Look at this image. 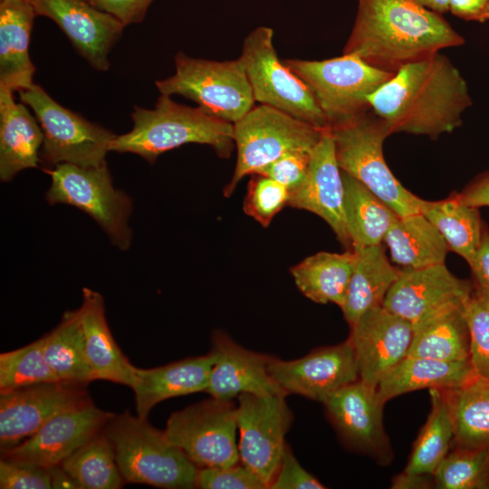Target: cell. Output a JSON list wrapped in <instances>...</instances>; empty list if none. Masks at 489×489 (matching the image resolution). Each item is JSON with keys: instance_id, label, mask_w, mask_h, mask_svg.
<instances>
[{"instance_id": "cell-41", "label": "cell", "mask_w": 489, "mask_h": 489, "mask_svg": "<svg viewBox=\"0 0 489 489\" xmlns=\"http://www.w3.org/2000/svg\"><path fill=\"white\" fill-rule=\"evenodd\" d=\"M244 198V212L267 227L273 217L288 205L289 190L274 179L260 174L251 175Z\"/></svg>"}, {"instance_id": "cell-38", "label": "cell", "mask_w": 489, "mask_h": 489, "mask_svg": "<svg viewBox=\"0 0 489 489\" xmlns=\"http://www.w3.org/2000/svg\"><path fill=\"white\" fill-rule=\"evenodd\" d=\"M433 482L439 489H489V446H455L436 469Z\"/></svg>"}, {"instance_id": "cell-33", "label": "cell", "mask_w": 489, "mask_h": 489, "mask_svg": "<svg viewBox=\"0 0 489 489\" xmlns=\"http://www.w3.org/2000/svg\"><path fill=\"white\" fill-rule=\"evenodd\" d=\"M42 339L45 358L60 380L82 385L94 380L79 308L66 311L58 325Z\"/></svg>"}, {"instance_id": "cell-40", "label": "cell", "mask_w": 489, "mask_h": 489, "mask_svg": "<svg viewBox=\"0 0 489 489\" xmlns=\"http://www.w3.org/2000/svg\"><path fill=\"white\" fill-rule=\"evenodd\" d=\"M470 336V360L475 373L489 379V295L474 285L464 304Z\"/></svg>"}, {"instance_id": "cell-30", "label": "cell", "mask_w": 489, "mask_h": 489, "mask_svg": "<svg viewBox=\"0 0 489 489\" xmlns=\"http://www.w3.org/2000/svg\"><path fill=\"white\" fill-rule=\"evenodd\" d=\"M355 261L353 249L344 253L319 252L306 257L290 270L299 291L321 304L342 308Z\"/></svg>"}, {"instance_id": "cell-3", "label": "cell", "mask_w": 489, "mask_h": 489, "mask_svg": "<svg viewBox=\"0 0 489 489\" xmlns=\"http://www.w3.org/2000/svg\"><path fill=\"white\" fill-rule=\"evenodd\" d=\"M131 130L116 135L110 151L136 154L154 163L161 154L189 143L208 145L221 158L235 147L233 124L161 94L153 109L135 106Z\"/></svg>"}, {"instance_id": "cell-9", "label": "cell", "mask_w": 489, "mask_h": 489, "mask_svg": "<svg viewBox=\"0 0 489 489\" xmlns=\"http://www.w3.org/2000/svg\"><path fill=\"white\" fill-rule=\"evenodd\" d=\"M236 161L224 195L230 197L247 175L259 172L283 155L301 149L312 150L324 129H318L271 106L255 105L233 124Z\"/></svg>"}, {"instance_id": "cell-37", "label": "cell", "mask_w": 489, "mask_h": 489, "mask_svg": "<svg viewBox=\"0 0 489 489\" xmlns=\"http://www.w3.org/2000/svg\"><path fill=\"white\" fill-rule=\"evenodd\" d=\"M81 489H120L125 484L103 429L60 465Z\"/></svg>"}, {"instance_id": "cell-34", "label": "cell", "mask_w": 489, "mask_h": 489, "mask_svg": "<svg viewBox=\"0 0 489 489\" xmlns=\"http://www.w3.org/2000/svg\"><path fill=\"white\" fill-rule=\"evenodd\" d=\"M344 208L352 246L381 244L398 215L361 182L341 170Z\"/></svg>"}, {"instance_id": "cell-36", "label": "cell", "mask_w": 489, "mask_h": 489, "mask_svg": "<svg viewBox=\"0 0 489 489\" xmlns=\"http://www.w3.org/2000/svg\"><path fill=\"white\" fill-rule=\"evenodd\" d=\"M431 409L403 473L433 475L454 442V424L443 389H429Z\"/></svg>"}, {"instance_id": "cell-7", "label": "cell", "mask_w": 489, "mask_h": 489, "mask_svg": "<svg viewBox=\"0 0 489 489\" xmlns=\"http://www.w3.org/2000/svg\"><path fill=\"white\" fill-rule=\"evenodd\" d=\"M176 72L157 81L164 95H181L194 101L213 116L235 123L255 105L253 91L241 60L211 61L179 52Z\"/></svg>"}, {"instance_id": "cell-44", "label": "cell", "mask_w": 489, "mask_h": 489, "mask_svg": "<svg viewBox=\"0 0 489 489\" xmlns=\"http://www.w3.org/2000/svg\"><path fill=\"white\" fill-rule=\"evenodd\" d=\"M312 152L313 149H301L288 152L263 168L256 174L274 179L284 186L291 194L300 187L305 180Z\"/></svg>"}, {"instance_id": "cell-43", "label": "cell", "mask_w": 489, "mask_h": 489, "mask_svg": "<svg viewBox=\"0 0 489 489\" xmlns=\"http://www.w3.org/2000/svg\"><path fill=\"white\" fill-rule=\"evenodd\" d=\"M0 488L50 489L52 473L50 468L1 457Z\"/></svg>"}, {"instance_id": "cell-31", "label": "cell", "mask_w": 489, "mask_h": 489, "mask_svg": "<svg viewBox=\"0 0 489 489\" xmlns=\"http://www.w3.org/2000/svg\"><path fill=\"white\" fill-rule=\"evenodd\" d=\"M394 263L408 268L445 264L449 248L437 229L422 214L398 216L384 238Z\"/></svg>"}, {"instance_id": "cell-26", "label": "cell", "mask_w": 489, "mask_h": 489, "mask_svg": "<svg viewBox=\"0 0 489 489\" xmlns=\"http://www.w3.org/2000/svg\"><path fill=\"white\" fill-rule=\"evenodd\" d=\"M35 16L29 0L0 1V89L19 92L34 84L29 42Z\"/></svg>"}, {"instance_id": "cell-17", "label": "cell", "mask_w": 489, "mask_h": 489, "mask_svg": "<svg viewBox=\"0 0 489 489\" xmlns=\"http://www.w3.org/2000/svg\"><path fill=\"white\" fill-rule=\"evenodd\" d=\"M350 328L360 379L374 387L408 356L413 338L408 321L383 305L364 313Z\"/></svg>"}, {"instance_id": "cell-5", "label": "cell", "mask_w": 489, "mask_h": 489, "mask_svg": "<svg viewBox=\"0 0 489 489\" xmlns=\"http://www.w3.org/2000/svg\"><path fill=\"white\" fill-rule=\"evenodd\" d=\"M331 131L342 171L361 182L398 216L421 213L424 199L408 191L387 165L383 143L392 132L383 119L370 110Z\"/></svg>"}, {"instance_id": "cell-2", "label": "cell", "mask_w": 489, "mask_h": 489, "mask_svg": "<svg viewBox=\"0 0 489 489\" xmlns=\"http://www.w3.org/2000/svg\"><path fill=\"white\" fill-rule=\"evenodd\" d=\"M464 43L465 38L441 14L416 0H358L342 53L395 74L408 64Z\"/></svg>"}, {"instance_id": "cell-25", "label": "cell", "mask_w": 489, "mask_h": 489, "mask_svg": "<svg viewBox=\"0 0 489 489\" xmlns=\"http://www.w3.org/2000/svg\"><path fill=\"white\" fill-rule=\"evenodd\" d=\"M43 141L41 126L14 91L0 89V179L11 181L19 172L37 168Z\"/></svg>"}, {"instance_id": "cell-16", "label": "cell", "mask_w": 489, "mask_h": 489, "mask_svg": "<svg viewBox=\"0 0 489 489\" xmlns=\"http://www.w3.org/2000/svg\"><path fill=\"white\" fill-rule=\"evenodd\" d=\"M268 369L287 395L297 394L321 403L337 390L360 379L349 340L315 349L296 360H283L271 356Z\"/></svg>"}, {"instance_id": "cell-11", "label": "cell", "mask_w": 489, "mask_h": 489, "mask_svg": "<svg viewBox=\"0 0 489 489\" xmlns=\"http://www.w3.org/2000/svg\"><path fill=\"white\" fill-rule=\"evenodd\" d=\"M254 100L318 129H329L326 118L308 85L277 55L273 30L258 26L244 40L239 56Z\"/></svg>"}, {"instance_id": "cell-35", "label": "cell", "mask_w": 489, "mask_h": 489, "mask_svg": "<svg viewBox=\"0 0 489 489\" xmlns=\"http://www.w3.org/2000/svg\"><path fill=\"white\" fill-rule=\"evenodd\" d=\"M421 213L437 229L449 251L469 264L479 247L484 223L479 208L461 202L453 194L439 201L424 200Z\"/></svg>"}, {"instance_id": "cell-51", "label": "cell", "mask_w": 489, "mask_h": 489, "mask_svg": "<svg viewBox=\"0 0 489 489\" xmlns=\"http://www.w3.org/2000/svg\"><path fill=\"white\" fill-rule=\"evenodd\" d=\"M419 5L439 14L449 12V0H416Z\"/></svg>"}, {"instance_id": "cell-1", "label": "cell", "mask_w": 489, "mask_h": 489, "mask_svg": "<svg viewBox=\"0 0 489 489\" xmlns=\"http://www.w3.org/2000/svg\"><path fill=\"white\" fill-rule=\"evenodd\" d=\"M369 102L392 134L432 139L459 128L463 113L472 106L465 80L441 53L402 67L369 95Z\"/></svg>"}, {"instance_id": "cell-50", "label": "cell", "mask_w": 489, "mask_h": 489, "mask_svg": "<svg viewBox=\"0 0 489 489\" xmlns=\"http://www.w3.org/2000/svg\"><path fill=\"white\" fill-rule=\"evenodd\" d=\"M430 485H434L433 475H413L402 472L394 477L391 487L398 489H415L428 488Z\"/></svg>"}, {"instance_id": "cell-39", "label": "cell", "mask_w": 489, "mask_h": 489, "mask_svg": "<svg viewBox=\"0 0 489 489\" xmlns=\"http://www.w3.org/2000/svg\"><path fill=\"white\" fill-rule=\"evenodd\" d=\"M52 381L60 379L45 358L42 338L0 354V393Z\"/></svg>"}, {"instance_id": "cell-48", "label": "cell", "mask_w": 489, "mask_h": 489, "mask_svg": "<svg viewBox=\"0 0 489 489\" xmlns=\"http://www.w3.org/2000/svg\"><path fill=\"white\" fill-rule=\"evenodd\" d=\"M449 12L465 21L485 23L489 21V0H449Z\"/></svg>"}, {"instance_id": "cell-32", "label": "cell", "mask_w": 489, "mask_h": 489, "mask_svg": "<svg viewBox=\"0 0 489 489\" xmlns=\"http://www.w3.org/2000/svg\"><path fill=\"white\" fill-rule=\"evenodd\" d=\"M443 390L453 418V444L489 446V379L475 375L460 387Z\"/></svg>"}, {"instance_id": "cell-27", "label": "cell", "mask_w": 489, "mask_h": 489, "mask_svg": "<svg viewBox=\"0 0 489 489\" xmlns=\"http://www.w3.org/2000/svg\"><path fill=\"white\" fill-rule=\"evenodd\" d=\"M354 266L344 304L340 309L352 326L368 311L382 306L400 268L393 266L381 244L354 245Z\"/></svg>"}, {"instance_id": "cell-8", "label": "cell", "mask_w": 489, "mask_h": 489, "mask_svg": "<svg viewBox=\"0 0 489 489\" xmlns=\"http://www.w3.org/2000/svg\"><path fill=\"white\" fill-rule=\"evenodd\" d=\"M43 171L52 178L45 195L49 205L75 206L101 226L113 245L121 251L129 249L132 200L114 187L107 163L89 168L61 163Z\"/></svg>"}, {"instance_id": "cell-28", "label": "cell", "mask_w": 489, "mask_h": 489, "mask_svg": "<svg viewBox=\"0 0 489 489\" xmlns=\"http://www.w3.org/2000/svg\"><path fill=\"white\" fill-rule=\"evenodd\" d=\"M464 304L447 306L412 324L408 356L469 361L470 336Z\"/></svg>"}, {"instance_id": "cell-13", "label": "cell", "mask_w": 489, "mask_h": 489, "mask_svg": "<svg viewBox=\"0 0 489 489\" xmlns=\"http://www.w3.org/2000/svg\"><path fill=\"white\" fill-rule=\"evenodd\" d=\"M285 396L242 394L237 398L240 462L268 486L286 446L285 435L293 419Z\"/></svg>"}, {"instance_id": "cell-15", "label": "cell", "mask_w": 489, "mask_h": 489, "mask_svg": "<svg viewBox=\"0 0 489 489\" xmlns=\"http://www.w3.org/2000/svg\"><path fill=\"white\" fill-rule=\"evenodd\" d=\"M327 417L345 446L386 465L393 451L383 424L385 403L377 387L358 379L323 403Z\"/></svg>"}, {"instance_id": "cell-49", "label": "cell", "mask_w": 489, "mask_h": 489, "mask_svg": "<svg viewBox=\"0 0 489 489\" xmlns=\"http://www.w3.org/2000/svg\"><path fill=\"white\" fill-rule=\"evenodd\" d=\"M455 196L461 202L469 206L478 208L489 206V170L472 180Z\"/></svg>"}, {"instance_id": "cell-29", "label": "cell", "mask_w": 489, "mask_h": 489, "mask_svg": "<svg viewBox=\"0 0 489 489\" xmlns=\"http://www.w3.org/2000/svg\"><path fill=\"white\" fill-rule=\"evenodd\" d=\"M476 374L471 361H446L407 356L377 387L381 400L423 388L450 389Z\"/></svg>"}, {"instance_id": "cell-20", "label": "cell", "mask_w": 489, "mask_h": 489, "mask_svg": "<svg viewBox=\"0 0 489 489\" xmlns=\"http://www.w3.org/2000/svg\"><path fill=\"white\" fill-rule=\"evenodd\" d=\"M36 15L58 24L78 53L96 70L109 68L108 55L125 25L85 0H29Z\"/></svg>"}, {"instance_id": "cell-18", "label": "cell", "mask_w": 489, "mask_h": 489, "mask_svg": "<svg viewBox=\"0 0 489 489\" xmlns=\"http://www.w3.org/2000/svg\"><path fill=\"white\" fill-rule=\"evenodd\" d=\"M115 414L93 403L63 411L14 447L1 453L2 458L46 468L62 462L101 431Z\"/></svg>"}, {"instance_id": "cell-19", "label": "cell", "mask_w": 489, "mask_h": 489, "mask_svg": "<svg viewBox=\"0 0 489 489\" xmlns=\"http://www.w3.org/2000/svg\"><path fill=\"white\" fill-rule=\"evenodd\" d=\"M474 284L454 275L445 264L400 268L383 306L412 324L454 304H464Z\"/></svg>"}, {"instance_id": "cell-21", "label": "cell", "mask_w": 489, "mask_h": 489, "mask_svg": "<svg viewBox=\"0 0 489 489\" xmlns=\"http://www.w3.org/2000/svg\"><path fill=\"white\" fill-rule=\"evenodd\" d=\"M288 206L320 216L347 249L352 248L345 216L341 169L330 129H324L313 149L307 177L301 187L290 194Z\"/></svg>"}, {"instance_id": "cell-4", "label": "cell", "mask_w": 489, "mask_h": 489, "mask_svg": "<svg viewBox=\"0 0 489 489\" xmlns=\"http://www.w3.org/2000/svg\"><path fill=\"white\" fill-rule=\"evenodd\" d=\"M103 432L113 446L125 483L165 489L196 488L198 468L148 418L127 410L115 414Z\"/></svg>"}, {"instance_id": "cell-47", "label": "cell", "mask_w": 489, "mask_h": 489, "mask_svg": "<svg viewBox=\"0 0 489 489\" xmlns=\"http://www.w3.org/2000/svg\"><path fill=\"white\" fill-rule=\"evenodd\" d=\"M474 277V285L489 295V229L484 224L479 247L468 264Z\"/></svg>"}, {"instance_id": "cell-24", "label": "cell", "mask_w": 489, "mask_h": 489, "mask_svg": "<svg viewBox=\"0 0 489 489\" xmlns=\"http://www.w3.org/2000/svg\"><path fill=\"white\" fill-rule=\"evenodd\" d=\"M85 338L86 356L94 380L102 379L132 388L136 368L116 343L109 328L102 295L87 287L82 289L79 307Z\"/></svg>"}, {"instance_id": "cell-45", "label": "cell", "mask_w": 489, "mask_h": 489, "mask_svg": "<svg viewBox=\"0 0 489 489\" xmlns=\"http://www.w3.org/2000/svg\"><path fill=\"white\" fill-rule=\"evenodd\" d=\"M271 489H324L315 476L306 471L286 445L277 473L270 484Z\"/></svg>"}, {"instance_id": "cell-14", "label": "cell", "mask_w": 489, "mask_h": 489, "mask_svg": "<svg viewBox=\"0 0 489 489\" xmlns=\"http://www.w3.org/2000/svg\"><path fill=\"white\" fill-rule=\"evenodd\" d=\"M85 386L60 380L0 393L1 453L30 437L56 415L93 403Z\"/></svg>"}, {"instance_id": "cell-46", "label": "cell", "mask_w": 489, "mask_h": 489, "mask_svg": "<svg viewBox=\"0 0 489 489\" xmlns=\"http://www.w3.org/2000/svg\"><path fill=\"white\" fill-rule=\"evenodd\" d=\"M99 10L106 12L125 26L143 21L153 0H85Z\"/></svg>"}, {"instance_id": "cell-6", "label": "cell", "mask_w": 489, "mask_h": 489, "mask_svg": "<svg viewBox=\"0 0 489 489\" xmlns=\"http://www.w3.org/2000/svg\"><path fill=\"white\" fill-rule=\"evenodd\" d=\"M312 91L329 129L344 125L371 110L369 97L394 76L356 55L321 60H283Z\"/></svg>"}, {"instance_id": "cell-12", "label": "cell", "mask_w": 489, "mask_h": 489, "mask_svg": "<svg viewBox=\"0 0 489 489\" xmlns=\"http://www.w3.org/2000/svg\"><path fill=\"white\" fill-rule=\"evenodd\" d=\"M236 405L211 398L172 413L164 430L197 467H224L240 462Z\"/></svg>"}, {"instance_id": "cell-22", "label": "cell", "mask_w": 489, "mask_h": 489, "mask_svg": "<svg viewBox=\"0 0 489 489\" xmlns=\"http://www.w3.org/2000/svg\"><path fill=\"white\" fill-rule=\"evenodd\" d=\"M211 351L215 355L208 386L211 398L230 401L242 394H287L269 373L271 356L247 350L223 331L212 335Z\"/></svg>"}, {"instance_id": "cell-42", "label": "cell", "mask_w": 489, "mask_h": 489, "mask_svg": "<svg viewBox=\"0 0 489 489\" xmlns=\"http://www.w3.org/2000/svg\"><path fill=\"white\" fill-rule=\"evenodd\" d=\"M196 488L267 489V484L241 462L224 467L198 468Z\"/></svg>"}, {"instance_id": "cell-23", "label": "cell", "mask_w": 489, "mask_h": 489, "mask_svg": "<svg viewBox=\"0 0 489 489\" xmlns=\"http://www.w3.org/2000/svg\"><path fill=\"white\" fill-rule=\"evenodd\" d=\"M215 355L190 357L152 369L136 368L132 386L137 415L148 418L159 402L206 390Z\"/></svg>"}, {"instance_id": "cell-10", "label": "cell", "mask_w": 489, "mask_h": 489, "mask_svg": "<svg viewBox=\"0 0 489 489\" xmlns=\"http://www.w3.org/2000/svg\"><path fill=\"white\" fill-rule=\"evenodd\" d=\"M19 97L31 108L43 130L40 162L46 168L61 163L87 168L106 163L116 134L64 108L39 85L20 91Z\"/></svg>"}]
</instances>
